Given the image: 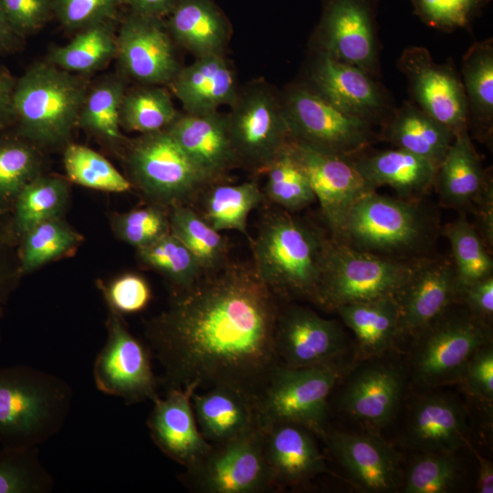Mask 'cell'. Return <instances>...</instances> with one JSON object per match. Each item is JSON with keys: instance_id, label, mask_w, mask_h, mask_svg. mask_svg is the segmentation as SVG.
<instances>
[{"instance_id": "6da1fadb", "label": "cell", "mask_w": 493, "mask_h": 493, "mask_svg": "<svg viewBox=\"0 0 493 493\" xmlns=\"http://www.w3.org/2000/svg\"><path fill=\"white\" fill-rule=\"evenodd\" d=\"M278 311L253 267L226 263L181 291L146 335L171 388L227 387L257 404L280 364Z\"/></svg>"}, {"instance_id": "7a4b0ae2", "label": "cell", "mask_w": 493, "mask_h": 493, "mask_svg": "<svg viewBox=\"0 0 493 493\" xmlns=\"http://www.w3.org/2000/svg\"><path fill=\"white\" fill-rule=\"evenodd\" d=\"M330 241L288 211L270 212L251 242L254 271L276 295L312 301Z\"/></svg>"}, {"instance_id": "3957f363", "label": "cell", "mask_w": 493, "mask_h": 493, "mask_svg": "<svg viewBox=\"0 0 493 493\" xmlns=\"http://www.w3.org/2000/svg\"><path fill=\"white\" fill-rule=\"evenodd\" d=\"M73 393L63 379L26 365L0 367V442L37 447L56 435L71 410Z\"/></svg>"}, {"instance_id": "277c9868", "label": "cell", "mask_w": 493, "mask_h": 493, "mask_svg": "<svg viewBox=\"0 0 493 493\" xmlns=\"http://www.w3.org/2000/svg\"><path fill=\"white\" fill-rule=\"evenodd\" d=\"M420 200L370 192L351 208L333 238L357 250L400 260H415L431 246L437 232L435 217Z\"/></svg>"}, {"instance_id": "5b68a950", "label": "cell", "mask_w": 493, "mask_h": 493, "mask_svg": "<svg viewBox=\"0 0 493 493\" xmlns=\"http://www.w3.org/2000/svg\"><path fill=\"white\" fill-rule=\"evenodd\" d=\"M87 92L74 74L48 62L34 64L16 79L13 129L33 144L64 143L78 124Z\"/></svg>"}, {"instance_id": "8992f818", "label": "cell", "mask_w": 493, "mask_h": 493, "mask_svg": "<svg viewBox=\"0 0 493 493\" xmlns=\"http://www.w3.org/2000/svg\"><path fill=\"white\" fill-rule=\"evenodd\" d=\"M416 260H400L357 250L331 238L312 301L327 309L393 297L409 280Z\"/></svg>"}, {"instance_id": "52a82bcc", "label": "cell", "mask_w": 493, "mask_h": 493, "mask_svg": "<svg viewBox=\"0 0 493 493\" xmlns=\"http://www.w3.org/2000/svg\"><path fill=\"white\" fill-rule=\"evenodd\" d=\"M128 163L139 188L156 205H190L213 183L165 131L142 134Z\"/></svg>"}, {"instance_id": "ba28073f", "label": "cell", "mask_w": 493, "mask_h": 493, "mask_svg": "<svg viewBox=\"0 0 493 493\" xmlns=\"http://www.w3.org/2000/svg\"><path fill=\"white\" fill-rule=\"evenodd\" d=\"M339 377L335 363L300 368L278 365L256 404L260 427L289 423L323 435L327 399Z\"/></svg>"}, {"instance_id": "9c48e42d", "label": "cell", "mask_w": 493, "mask_h": 493, "mask_svg": "<svg viewBox=\"0 0 493 493\" xmlns=\"http://www.w3.org/2000/svg\"><path fill=\"white\" fill-rule=\"evenodd\" d=\"M281 101L292 142L354 158L377 137L371 123L341 111L309 88L292 87Z\"/></svg>"}, {"instance_id": "30bf717a", "label": "cell", "mask_w": 493, "mask_h": 493, "mask_svg": "<svg viewBox=\"0 0 493 493\" xmlns=\"http://www.w3.org/2000/svg\"><path fill=\"white\" fill-rule=\"evenodd\" d=\"M182 479L203 493H258L278 484L265 455L262 427L212 445Z\"/></svg>"}, {"instance_id": "8fae6325", "label": "cell", "mask_w": 493, "mask_h": 493, "mask_svg": "<svg viewBox=\"0 0 493 493\" xmlns=\"http://www.w3.org/2000/svg\"><path fill=\"white\" fill-rule=\"evenodd\" d=\"M446 311L417 332L419 338L414 349V376L431 387L460 381L472 354L489 342L486 322L471 313Z\"/></svg>"}, {"instance_id": "7c38bea8", "label": "cell", "mask_w": 493, "mask_h": 493, "mask_svg": "<svg viewBox=\"0 0 493 493\" xmlns=\"http://www.w3.org/2000/svg\"><path fill=\"white\" fill-rule=\"evenodd\" d=\"M226 119L239 165L253 171L265 172L290 141L281 99L263 84L238 91Z\"/></svg>"}, {"instance_id": "4fadbf2b", "label": "cell", "mask_w": 493, "mask_h": 493, "mask_svg": "<svg viewBox=\"0 0 493 493\" xmlns=\"http://www.w3.org/2000/svg\"><path fill=\"white\" fill-rule=\"evenodd\" d=\"M321 5L318 51L378 78V0H321Z\"/></svg>"}, {"instance_id": "5bb4252c", "label": "cell", "mask_w": 493, "mask_h": 493, "mask_svg": "<svg viewBox=\"0 0 493 493\" xmlns=\"http://www.w3.org/2000/svg\"><path fill=\"white\" fill-rule=\"evenodd\" d=\"M108 337L93 365V379L100 392L127 404L158 397L150 351L127 329L120 313L111 309Z\"/></svg>"}, {"instance_id": "9a60e30c", "label": "cell", "mask_w": 493, "mask_h": 493, "mask_svg": "<svg viewBox=\"0 0 493 493\" xmlns=\"http://www.w3.org/2000/svg\"><path fill=\"white\" fill-rule=\"evenodd\" d=\"M397 67L407 79L415 105L455 135L468 132L467 97L451 62L437 64L425 47H409L399 57Z\"/></svg>"}, {"instance_id": "2e32d148", "label": "cell", "mask_w": 493, "mask_h": 493, "mask_svg": "<svg viewBox=\"0 0 493 493\" xmlns=\"http://www.w3.org/2000/svg\"><path fill=\"white\" fill-rule=\"evenodd\" d=\"M290 146L309 177L332 238H336L352 205L376 190L361 175L353 158L321 152L291 140Z\"/></svg>"}, {"instance_id": "e0dca14e", "label": "cell", "mask_w": 493, "mask_h": 493, "mask_svg": "<svg viewBox=\"0 0 493 493\" xmlns=\"http://www.w3.org/2000/svg\"><path fill=\"white\" fill-rule=\"evenodd\" d=\"M116 44L122 71L144 85L170 84L182 68L162 18L131 12L116 35Z\"/></svg>"}, {"instance_id": "ac0fdd59", "label": "cell", "mask_w": 493, "mask_h": 493, "mask_svg": "<svg viewBox=\"0 0 493 493\" xmlns=\"http://www.w3.org/2000/svg\"><path fill=\"white\" fill-rule=\"evenodd\" d=\"M313 89L341 111L372 125L393 113L386 90L362 68L319 52L311 69Z\"/></svg>"}, {"instance_id": "d6986e66", "label": "cell", "mask_w": 493, "mask_h": 493, "mask_svg": "<svg viewBox=\"0 0 493 493\" xmlns=\"http://www.w3.org/2000/svg\"><path fill=\"white\" fill-rule=\"evenodd\" d=\"M276 348L280 364L287 367L330 364L344 351L345 336L336 320L293 305L278 311Z\"/></svg>"}, {"instance_id": "ffe728a7", "label": "cell", "mask_w": 493, "mask_h": 493, "mask_svg": "<svg viewBox=\"0 0 493 493\" xmlns=\"http://www.w3.org/2000/svg\"><path fill=\"white\" fill-rule=\"evenodd\" d=\"M457 298L461 295L452 260L417 259L409 280L395 297L399 334H416L444 314Z\"/></svg>"}, {"instance_id": "44dd1931", "label": "cell", "mask_w": 493, "mask_h": 493, "mask_svg": "<svg viewBox=\"0 0 493 493\" xmlns=\"http://www.w3.org/2000/svg\"><path fill=\"white\" fill-rule=\"evenodd\" d=\"M194 388L173 387L154 399L147 425L155 445L170 458L190 467L211 449L201 434L192 405Z\"/></svg>"}, {"instance_id": "7402d4cb", "label": "cell", "mask_w": 493, "mask_h": 493, "mask_svg": "<svg viewBox=\"0 0 493 493\" xmlns=\"http://www.w3.org/2000/svg\"><path fill=\"white\" fill-rule=\"evenodd\" d=\"M193 163L213 182L221 183L239 166L228 132L226 114H179L165 129Z\"/></svg>"}, {"instance_id": "603a6c76", "label": "cell", "mask_w": 493, "mask_h": 493, "mask_svg": "<svg viewBox=\"0 0 493 493\" xmlns=\"http://www.w3.org/2000/svg\"><path fill=\"white\" fill-rule=\"evenodd\" d=\"M402 369L393 362L375 361L356 369L341 393V405L355 420L382 427L395 415L403 395Z\"/></svg>"}, {"instance_id": "cb8c5ba5", "label": "cell", "mask_w": 493, "mask_h": 493, "mask_svg": "<svg viewBox=\"0 0 493 493\" xmlns=\"http://www.w3.org/2000/svg\"><path fill=\"white\" fill-rule=\"evenodd\" d=\"M329 446L351 480L365 491L395 490L401 480L398 455L372 435L333 432Z\"/></svg>"}, {"instance_id": "d4e9b609", "label": "cell", "mask_w": 493, "mask_h": 493, "mask_svg": "<svg viewBox=\"0 0 493 493\" xmlns=\"http://www.w3.org/2000/svg\"><path fill=\"white\" fill-rule=\"evenodd\" d=\"M407 438L422 452L455 453L467 444V414L463 404L447 393L423 396L412 407Z\"/></svg>"}, {"instance_id": "484cf974", "label": "cell", "mask_w": 493, "mask_h": 493, "mask_svg": "<svg viewBox=\"0 0 493 493\" xmlns=\"http://www.w3.org/2000/svg\"><path fill=\"white\" fill-rule=\"evenodd\" d=\"M262 429L265 455L277 483L299 485L330 473L309 430L289 423L271 424Z\"/></svg>"}, {"instance_id": "4316f807", "label": "cell", "mask_w": 493, "mask_h": 493, "mask_svg": "<svg viewBox=\"0 0 493 493\" xmlns=\"http://www.w3.org/2000/svg\"><path fill=\"white\" fill-rule=\"evenodd\" d=\"M170 85L190 114H205L217 111L223 105L231 106L238 94L235 73L224 54L196 58L191 65L181 68Z\"/></svg>"}, {"instance_id": "83f0119b", "label": "cell", "mask_w": 493, "mask_h": 493, "mask_svg": "<svg viewBox=\"0 0 493 493\" xmlns=\"http://www.w3.org/2000/svg\"><path fill=\"white\" fill-rule=\"evenodd\" d=\"M492 185L468 132L455 135L441 164L436 168L434 187L441 202L459 211H472L485 191Z\"/></svg>"}, {"instance_id": "f1b7e54d", "label": "cell", "mask_w": 493, "mask_h": 493, "mask_svg": "<svg viewBox=\"0 0 493 493\" xmlns=\"http://www.w3.org/2000/svg\"><path fill=\"white\" fill-rule=\"evenodd\" d=\"M353 162L373 189L388 185L403 199L420 200L434 187L436 168L427 160L401 148L359 154Z\"/></svg>"}, {"instance_id": "f546056e", "label": "cell", "mask_w": 493, "mask_h": 493, "mask_svg": "<svg viewBox=\"0 0 493 493\" xmlns=\"http://www.w3.org/2000/svg\"><path fill=\"white\" fill-rule=\"evenodd\" d=\"M198 428L212 445L260 427L255 403L236 390L216 386L192 394Z\"/></svg>"}, {"instance_id": "4dcf8cb0", "label": "cell", "mask_w": 493, "mask_h": 493, "mask_svg": "<svg viewBox=\"0 0 493 493\" xmlns=\"http://www.w3.org/2000/svg\"><path fill=\"white\" fill-rule=\"evenodd\" d=\"M166 17L173 40L195 58L224 54L231 26L215 0H176Z\"/></svg>"}, {"instance_id": "1f68e13d", "label": "cell", "mask_w": 493, "mask_h": 493, "mask_svg": "<svg viewBox=\"0 0 493 493\" xmlns=\"http://www.w3.org/2000/svg\"><path fill=\"white\" fill-rule=\"evenodd\" d=\"M381 126L379 139L427 160L435 168L444 161L455 138L449 128L412 100L394 108Z\"/></svg>"}, {"instance_id": "d6a6232c", "label": "cell", "mask_w": 493, "mask_h": 493, "mask_svg": "<svg viewBox=\"0 0 493 493\" xmlns=\"http://www.w3.org/2000/svg\"><path fill=\"white\" fill-rule=\"evenodd\" d=\"M462 82L467 101L468 131L481 142L493 134V40L475 42L461 63Z\"/></svg>"}, {"instance_id": "836d02e7", "label": "cell", "mask_w": 493, "mask_h": 493, "mask_svg": "<svg viewBox=\"0 0 493 493\" xmlns=\"http://www.w3.org/2000/svg\"><path fill=\"white\" fill-rule=\"evenodd\" d=\"M335 310L366 356L383 354L399 335V308L393 297L345 304Z\"/></svg>"}, {"instance_id": "e575fe53", "label": "cell", "mask_w": 493, "mask_h": 493, "mask_svg": "<svg viewBox=\"0 0 493 493\" xmlns=\"http://www.w3.org/2000/svg\"><path fill=\"white\" fill-rule=\"evenodd\" d=\"M265 194L256 181L239 184L215 183L199 195L202 217L216 231L236 230L252 239L247 231L250 212L264 201Z\"/></svg>"}, {"instance_id": "d590c367", "label": "cell", "mask_w": 493, "mask_h": 493, "mask_svg": "<svg viewBox=\"0 0 493 493\" xmlns=\"http://www.w3.org/2000/svg\"><path fill=\"white\" fill-rule=\"evenodd\" d=\"M116 53V35L107 21L82 28L68 44L53 47L47 62L72 74H88L105 67Z\"/></svg>"}, {"instance_id": "8d00e7d4", "label": "cell", "mask_w": 493, "mask_h": 493, "mask_svg": "<svg viewBox=\"0 0 493 493\" xmlns=\"http://www.w3.org/2000/svg\"><path fill=\"white\" fill-rule=\"evenodd\" d=\"M68 195L67 183L59 177L37 175L30 181L12 208L11 227L16 240L37 224L59 217Z\"/></svg>"}, {"instance_id": "74e56055", "label": "cell", "mask_w": 493, "mask_h": 493, "mask_svg": "<svg viewBox=\"0 0 493 493\" xmlns=\"http://www.w3.org/2000/svg\"><path fill=\"white\" fill-rule=\"evenodd\" d=\"M170 230L195 256L205 274L226 264L227 240L187 205L170 207Z\"/></svg>"}, {"instance_id": "f35d334b", "label": "cell", "mask_w": 493, "mask_h": 493, "mask_svg": "<svg viewBox=\"0 0 493 493\" xmlns=\"http://www.w3.org/2000/svg\"><path fill=\"white\" fill-rule=\"evenodd\" d=\"M451 250L460 295L475 282L493 276V259L482 236L462 215L444 229Z\"/></svg>"}, {"instance_id": "ab89813d", "label": "cell", "mask_w": 493, "mask_h": 493, "mask_svg": "<svg viewBox=\"0 0 493 493\" xmlns=\"http://www.w3.org/2000/svg\"><path fill=\"white\" fill-rule=\"evenodd\" d=\"M8 130L0 132V214H9L20 191L39 175L33 143Z\"/></svg>"}, {"instance_id": "60d3db41", "label": "cell", "mask_w": 493, "mask_h": 493, "mask_svg": "<svg viewBox=\"0 0 493 493\" xmlns=\"http://www.w3.org/2000/svg\"><path fill=\"white\" fill-rule=\"evenodd\" d=\"M265 173L267 175L265 195L281 209L294 213L316 201L309 177L292 152L290 141L273 158Z\"/></svg>"}, {"instance_id": "b9f144b4", "label": "cell", "mask_w": 493, "mask_h": 493, "mask_svg": "<svg viewBox=\"0 0 493 493\" xmlns=\"http://www.w3.org/2000/svg\"><path fill=\"white\" fill-rule=\"evenodd\" d=\"M177 115L170 93L157 85L126 91L120 110L121 126L142 134L165 130Z\"/></svg>"}, {"instance_id": "7bdbcfd3", "label": "cell", "mask_w": 493, "mask_h": 493, "mask_svg": "<svg viewBox=\"0 0 493 493\" xmlns=\"http://www.w3.org/2000/svg\"><path fill=\"white\" fill-rule=\"evenodd\" d=\"M139 259L167 278L181 291L190 288L205 274L188 247L173 233L137 248Z\"/></svg>"}, {"instance_id": "ee69618b", "label": "cell", "mask_w": 493, "mask_h": 493, "mask_svg": "<svg viewBox=\"0 0 493 493\" xmlns=\"http://www.w3.org/2000/svg\"><path fill=\"white\" fill-rule=\"evenodd\" d=\"M125 92L120 79L109 78L98 83L86 94L78 124L106 141L121 140L120 110Z\"/></svg>"}, {"instance_id": "f6af8a7d", "label": "cell", "mask_w": 493, "mask_h": 493, "mask_svg": "<svg viewBox=\"0 0 493 493\" xmlns=\"http://www.w3.org/2000/svg\"><path fill=\"white\" fill-rule=\"evenodd\" d=\"M53 487L37 447L3 446L0 450V493H47Z\"/></svg>"}, {"instance_id": "bcb514c9", "label": "cell", "mask_w": 493, "mask_h": 493, "mask_svg": "<svg viewBox=\"0 0 493 493\" xmlns=\"http://www.w3.org/2000/svg\"><path fill=\"white\" fill-rule=\"evenodd\" d=\"M81 239L59 217L37 224L20 239L19 272H29L62 256Z\"/></svg>"}, {"instance_id": "7dc6e473", "label": "cell", "mask_w": 493, "mask_h": 493, "mask_svg": "<svg viewBox=\"0 0 493 493\" xmlns=\"http://www.w3.org/2000/svg\"><path fill=\"white\" fill-rule=\"evenodd\" d=\"M63 162L68 178L82 186L114 193L131 188V183L106 158L86 146L68 144Z\"/></svg>"}, {"instance_id": "c3c4849f", "label": "cell", "mask_w": 493, "mask_h": 493, "mask_svg": "<svg viewBox=\"0 0 493 493\" xmlns=\"http://www.w3.org/2000/svg\"><path fill=\"white\" fill-rule=\"evenodd\" d=\"M458 465L454 453L423 452L404 477L406 493H447L456 488Z\"/></svg>"}, {"instance_id": "681fc988", "label": "cell", "mask_w": 493, "mask_h": 493, "mask_svg": "<svg viewBox=\"0 0 493 493\" xmlns=\"http://www.w3.org/2000/svg\"><path fill=\"white\" fill-rule=\"evenodd\" d=\"M414 13L426 26L452 32L469 29L492 0H410Z\"/></svg>"}, {"instance_id": "f907efd6", "label": "cell", "mask_w": 493, "mask_h": 493, "mask_svg": "<svg viewBox=\"0 0 493 493\" xmlns=\"http://www.w3.org/2000/svg\"><path fill=\"white\" fill-rule=\"evenodd\" d=\"M114 230L126 243L143 247L171 232L169 214L156 204L135 209L115 217Z\"/></svg>"}, {"instance_id": "816d5d0a", "label": "cell", "mask_w": 493, "mask_h": 493, "mask_svg": "<svg viewBox=\"0 0 493 493\" xmlns=\"http://www.w3.org/2000/svg\"><path fill=\"white\" fill-rule=\"evenodd\" d=\"M123 0H53L52 12L69 30L107 22Z\"/></svg>"}, {"instance_id": "f5cc1de1", "label": "cell", "mask_w": 493, "mask_h": 493, "mask_svg": "<svg viewBox=\"0 0 493 493\" xmlns=\"http://www.w3.org/2000/svg\"><path fill=\"white\" fill-rule=\"evenodd\" d=\"M103 291L111 309L122 314L142 311L152 298L148 282L140 275L132 273L115 278Z\"/></svg>"}, {"instance_id": "db71d44e", "label": "cell", "mask_w": 493, "mask_h": 493, "mask_svg": "<svg viewBox=\"0 0 493 493\" xmlns=\"http://www.w3.org/2000/svg\"><path fill=\"white\" fill-rule=\"evenodd\" d=\"M52 4L53 0H0L9 24L23 38L45 24Z\"/></svg>"}, {"instance_id": "11a10c76", "label": "cell", "mask_w": 493, "mask_h": 493, "mask_svg": "<svg viewBox=\"0 0 493 493\" xmlns=\"http://www.w3.org/2000/svg\"><path fill=\"white\" fill-rule=\"evenodd\" d=\"M470 393L488 404L493 402V348L491 341L469 358L461 380Z\"/></svg>"}, {"instance_id": "9f6ffc18", "label": "cell", "mask_w": 493, "mask_h": 493, "mask_svg": "<svg viewBox=\"0 0 493 493\" xmlns=\"http://www.w3.org/2000/svg\"><path fill=\"white\" fill-rule=\"evenodd\" d=\"M470 313L488 322L493 316V276L485 278L467 288L462 293Z\"/></svg>"}, {"instance_id": "6f0895ef", "label": "cell", "mask_w": 493, "mask_h": 493, "mask_svg": "<svg viewBox=\"0 0 493 493\" xmlns=\"http://www.w3.org/2000/svg\"><path fill=\"white\" fill-rule=\"evenodd\" d=\"M472 212L477 216L475 226L489 246L493 244V186H489L478 200Z\"/></svg>"}, {"instance_id": "680465c9", "label": "cell", "mask_w": 493, "mask_h": 493, "mask_svg": "<svg viewBox=\"0 0 493 493\" xmlns=\"http://www.w3.org/2000/svg\"><path fill=\"white\" fill-rule=\"evenodd\" d=\"M15 84L14 77L0 64V132L14 126L12 100Z\"/></svg>"}, {"instance_id": "91938a15", "label": "cell", "mask_w": 493, "mask_h": 493, "mask_svg": "<svg viewBox=\"0 0 493 493\" xmlns=\"http://www.w3.org/2000/svg\"><path fill=\"white\" fill-rule=\"evenodd\" d=\"M7 214H0V217ZM16 238L13 235L11 222L5 225L0 222V302L3 299V293L5 287L10 283V279L17 271L9 269L5 260V250Z\"/></svg>"}, {"instance_id": "94428289", "label": "cell", "mask_w": 493, "mask_h": 493, "mask_svg": "<svg viewBox=\"0 0 493 493\" xmlns=\"http://www.w3.org/2000/svg\"><path fill=\"white\" fill-rule=\"evenodd\" d=\"M176 0H123L135 14L163 19L171 12Z\"/></svg>"}, {"instance_id": "6125c7cd", "label": "cell", "mask_w": 493, "mask_h": 493, "mask_svg": "<svg viewBox=\"0 0 493 493\" xmlns=\"http://www.w3.org/2000/svg\"><path fill=\"white\" fill-rule=\"evenodd\" d=\"M23 37L12 28L0 5V52H14L22 46Z\"/></svg>"}, {"instance_id": "be15d7a7", "label": "cell", "mask_w": 493, "mask_h": 493, "mask_svg": "<svg viewBox=\"0 0 493 493\" xmlns=\"http://www.w3.org/2000/svg\"><path fill=\"white\" fill-rule=\"evenodd\" d=\"M474 455L478 459V477L477 488L479 493H492L493 492V466L492 463L478 455V453L472 449Z\"/></svg>"}]
</instances>
